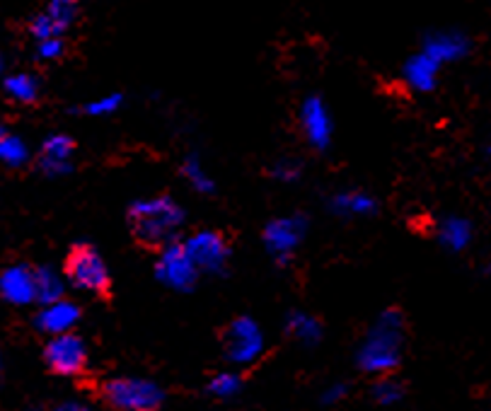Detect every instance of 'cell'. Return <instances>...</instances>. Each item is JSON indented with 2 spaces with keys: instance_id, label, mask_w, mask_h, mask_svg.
<instances>
[{
  "instance_id": "1",
  "label": "cell",
  "mask_w": 491,
  "mask_h": 411,
  "mask_svg": "<svg viewBox=\"0 0 491 411\" xmlns=\"http://www.w3.org/2000/svg\"><path fill=\"white\" fill-rule=\"evenodd\" d=\"M184 220L182 208L169 194L136 201L128 206L127 226L134 247L143 255H162Z\"/></svg>"
},
{
  "instance_id": "2",
  "label": "cell",
  "mask_w": 491,
  "mask_h": 411,
  "mask_svg": "<svg viewBox=\"0 0 491 411\" xmlns=\"http://www.w3.org/2000/svg\"><path fill=\"white\" fill-rule=\"evenodd\" d=\"M77 387L90 392L92 399L109 411H160L162 392L148 380L136 377H105L92 380L90 376L80 377Z\"/></svg>"
},
{
  "instance_id": "3",
  "label": "cell",
  "mask_w": 491,
  "mask_h": 411,
  "mask_svg": "<svg viewBox=\"0 0 491 411\" xmlns=\"http://www.w3.org/2000/svg\"><path fill=\"white\" fill-rule=\"evenodd\" d=\"M64 274L76 288L92 293L99 303H105V306L114 303V281L107 271L105 259L87 242L70 245L64 259Z\"/></svg>"
},
{
  "instance_id": "4",
  "label": "cell",
  "mask_w": 491,
  "mask_h": 411,
  "mask_svg": "<svg viewBox=\"0 0 491 411\" xmlns=\"http://www.w3.org/2000/svg\"><path fill=\"white\" fill-rule=\"evenodd\" d=\"M44 363L49 373L58 377H85L90 370V358H87V346L85 341L73 332L58 334L44 346Z\"/></svg>"
},
{
  "instance_id": "5",
  "label": "cell",
  "mask_w": 491,
  "mask_h": 411,
  "mask_svg": "<svg viewBox=\"0 0 491 411\" xmlns=\"http://www.w3.org/2000/svg\"><path fill=\"white\" fill-rule=\"evenodd\" d=\"M218 341L230 361H250L261 346L260 329L252 319L235 317L218 332Z\"/></svg>"
},
{
  "instance_id": "6",
  "label": "cell",
  "mask_w": 491,
  "mask_h": 411,
  "mask_svg": "<svg viewBox=\"0 0 491 411\" xmlns=\"http://www.w3.org/2000/svg\"><path fill=\"white\" fill-rule=\"evenodd\" d=\"M184 249H187V256H189L194 266L213 271L230 255V242H228L225 233H220V230H210V233H201L197 237H191L184 245Z\"/></svg>"
},
{
  "instance_id": "7",
  "label": "cell",
  "mask_w": 491,
  "mask_h": 411,
  "mask_svg": "<svg viewBox=\"0 0 491 411\" xmlns=\"http://www.w3.org/2000/svg\"><path fill=\"white\" fill-rule=\"evenodd\" d=\"M0 291L7 300L15 303H25V300L35 298V271L32 269H10L0 278Z\"/></svg>"
},
{
  "instance_id": "8",
  "label": "cell",
  "mask_w": 491,
  "mask_h": 411,
  "mask_svg": "<svg viewBox=\"0 0 491 411\" xmlns=\"http://www.w3.org/2000/svg\"><path fill=\"white\" fill-rule=\"evenodd\" d=\"M77 319V310L70 306H56L49 307V310H44L39 315V326H42L44 332L51 334H64L73 322Z\"/></svg>"
},
{
  "instance_id": "9",
  "label": "cell",
  "mask_w": 491,
  "mask_h": 411,
  "mask_svg": "<svg viewBox=\"0 0 491 411\" xmlns=\"http://www.w3.org/2000/svg\"><path fill=\"white\" fill-rule=\"evenodd\" d=\"M70 150H73V141H68V138H51L42 150V163H64V157L68 155Z\"/></svg>"
},
{
  "instance_id": "10",
  "label": "cell",
  "mask_w": 491,
  "mask_h": 411,
  "mask_svg": "<svg viewBox=\"0 0 491 411\" xmlns=\"http://www.w3.org/2000/svg\"><path fill=\"white\" fill-rule=\"evenodd\" d=\"M7 93H13L17 100L22 102H32L36 97V85L35 80L29 75H17V78H10L5 83Z\"/></svg>"
},
{
  "instance_id": "11",
  "label": "cell",
  "mask_w": 491,
  "mask_h": 411,
  "mask_svg": "<svg viewBox=\"0 0 491 411\" xmlns=\"http://www.w3.org/2000/svg\"><path fill=\"white\" fill-rule=\"evenodd\" d=\"M35 271V298L39 300H54L58 296V284L49 276V271L32 269Z\"/></svg>"
},
{
  "instance_id": "12",
  "label": "cell",
  "mask_w": 491,
  "mask_h": 411,
  "mask_svg": "<svg viewBox=\"0 0 491 411\" xmlns=\"http://www.w3.org/2000/svg\"><path fill=\"white\" fill-rule=\"evenodd\" d=\"M0 157H5V160H10V163H15V160H20L22 157V145L15 138H10L7 134H3L0 131Z\"/></svg>"
},
{
  "instance_id": "13",
  "label": "cell",
  "mask_w": 491,
  "mask_h": 411,
  "mask_svg": "<svg viewBox=\"0 0 491 411\" xmlns=\"http://www.w3.org/2000/svg\"><path fill=\"white\" fill-rule=\"evenodd\" d=\"M375 397H378V402H393L394 397H400V387H393V383H378L375 385Z\"/></svg>"
},
{
  "instance_id": "14",
  "label": "cell",
  "mask_w": 491,
  "mask_h": 411,
  "mask_svg": "<svg viewBox=\"0 0 491 411\" xmlns=\"http://www.w3.org/2000/svg\"><path fill=\"white\" fill-rule=\"evenodd\" d=\"M54 411H87V409H83V406H77V405H64V406H56Z\"/></svg>"
}]
</instances>
